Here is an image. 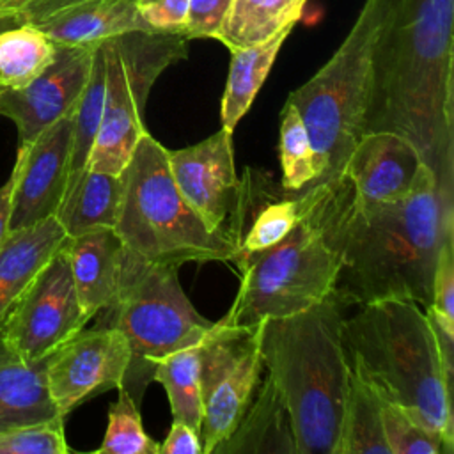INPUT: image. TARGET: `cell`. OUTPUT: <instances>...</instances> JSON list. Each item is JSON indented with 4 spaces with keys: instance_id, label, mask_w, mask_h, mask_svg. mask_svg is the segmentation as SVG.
I'll return each instance as SVG.
<instances>
[{
    "instance_id": "cell-1",
    "label": "cell",
    "mask_w": 454,
    "mask_h": 454,
    "mask_svg": "<svg viewBox=\"0 0 454 454\" xmlns=\"http://www.w3.org/2000/svg\"><path fill=\"white\" fill-rule=\"evenodd\" d=\"M319 184L317 209L340 254L333 294L344 305L410 300L427 307L445 238L454 236V200L424 167L413 190L395 202L356 204L344 179Z\"/></svg>"
},
{
    "instance_id": "cell-2",
    "label": "cell",
    "mask_w": 454,
    "mask_h": 454,
    "mask_svg": "<svg viewBox=\"0 0 454 454\" xmlns=\"http://www.w3.org/2000/svg\"><path fill=\"white\" fill-rule=\"evenodd\" d=\"M454 0H388L374 51L365 131L408 138L454 200Z\"/></svg>"
},
{
    "instance_id": "cell-3",
    "label": "cell",
    "mask_w": 454,
    "mask_h": 454,
    "mask_svg": "<svg viewBox=\"0 0 454 454\" xmlns=\"http://www.w3.org/2000/svg\"><path fill=\"white\" fill-rule=\"evenodd\" d=\"M344 303L323 301L257 323L266 374L277 387L293 427L296 454H335L351 365L342 340Z\"/></svg>"
},
{
    "instance_id": "cell-4",
    "label": "cell",
    "mask_w": 454,
    "mask_h": 454,
    "mask_svg": "<svg viewBox=\"0 0 454 454\" xmlns=\"http://www.w3.org/2000/svg\"><path fill=\"white\" fill-rule=\"evenodd\" d=\"M342 340L351 369L452 454V378L424 307L410 300L364 303L353 317H344Z\"/></svg>"
},
{
    "instance_id": "cell-5",
    "label": "cell",
    "mask_w": 454,
    "mask_h": 454,
    "mask_svg": "<svg viewBox=\"0 0 454 454\" xmlns=\"http://www.w3.org/2000/svg\"><path fill=\"white\" fill-rule=\"evenodd\" d=\"M121 215L114 231L126 250L161 264L234 261L238 239L211 231L176 188L163 147L145 131L126 168Z\"/></svg>"
},
{
    "instance_id": "cell-6",
    "label": "cell",
    "mask_w": 454,
    "mask_h": 454,
    "mask_svg": "<svg viewBox=\"0 0 454 454\" xmlns=\"http://www.w3.org/2000/svg\"><path fill=\"white\" fill-rule=\"evenodd\" d=\"M387 7L388 0H365L333 55L287 98L309 131L317 165L316 183L337 179L365 133L372 51Z\"/></svg>"
},
{
    "instance_id": "cell-7",
    "label": "cell",
    "mask_w": 454,
    "mask_h": 454,
    "mask_svg": "<svg viewBox=\"0 0 454 454\" xmlns=\"http://www.w3.org/2000/svg\"><path fill=\"white\" fill-rule=\"evenodd\" d=\"M309 190L310 202L296 227L277 245L236 264L239 286L222 317L227 325L255 328L266 317L301 312L333 293L340 254L319 216V184Z\"/></svg>"
},
{
    "instance_id": "cell-8",
    "label": "cell",
    "mask_w": 454,
    "mask_h": 454,
    "mask_svg": "<svg viewBox=\"0 0 454 454\" xmlns=\"http://www.w3.org/2000/svg\"><path fill=\"white\" fill-rule=\"evenodd\" d=\"M179 266L145 261L124 248L119 289L103 310L110 326L122 332L129 346V365L122 381L140 404L160 358L202 340L215 321L206 319L181 287Z\"/></svg>"
},
{
    "instance_id": "cell-9",
    "label": "cell",
    "mask_w": 454,
    "mask_h": 454,
    "mask_svg": "<svg viewBox=\"0 0 454 454\" xmlns=\"http://www.w3.org/2000/svg\"><path fill=\"white\" fill-rule=\"evenodd\" d=\"M190 39L174 32L133 30L103 41L106 85L101 122L87 168L122 174L147 131L144 110L160 74L188 57Z\"/></svg>"
},
{
    "instance_id": "cell-10",
    "label": "cell",
    "mask_w": 454,
    "mask_h": 454,
    "mask_svg": "<svg viewBox=\"0 0 454 454\" xmlns=\"http://www.w3.org/2000/svg\"><path fill=\"white\" fill-rule=\"evenodd\" d=\"M264 369L257 330L215 321L202 342V454L225 440L248 408Z\"/></svg>"
},
{
    "instance_id": "cell-11",
    "label": "cell",
    "mask_w": 454,
    "mask_h": 454,
    "mask_svg": "<svg viewBox=\"0 0 454 454\" xmlns=\"http://www.w3.org/2000/svg\"><path fill=\"white\" fill-rule=\"evenodd\" d=\"M89 321L62 245L12 305L0 335L23 360L39 362Z\"/></svg>"
},
{
    "instance_id": "cell-12",
    "label": "cell",
    "mask_w": 454,
    "mask_h": 454,
    "mask_svg": "<svg viewBox=\"0 0 454 454\" xmlns=\"http://www.w3.org/2000/svg\"><path fill=\"white\" fill-rule=\"evenodd\" d=\"M167 163L177 192L202 223L211 231L229 232L239 245L241 181L234 165L232 131L220 128L193 145L167 149Z\"/></svg>"
},
{
    "instance_id": "cell-13",
    "label": "cell",
    "mask_w": 454,
    "mask_h": 454,
    "mask_svg": "<svg viewBox=\"0 0 454 454\" xmlns=\"http://www.w3.org/2000/svg\"><path fill=\"white\" fill-rule=\"evenodd\" d=\"M129 346L110 325L82 328L44 358L50 395L62 417L98 392L122 387Z\"/></svg>"
},
{
    "instance_id": "cell-14",
    "label": "cell",
    "mask_w": 454,
    "mask_h": 454,
    "mask_svg": "<svg viewBox=\"0 0 454 454\" xmlns=\"http://www.w3.org/2000/svg\"><path fill=\"white\" fill-rule=\"evenodd\" d=\"M96 44H57L51 64L28 85H0V115L18 129V147L28 145L39 133L69 115L90 74Z\"/></svg>"
},
{
    "instance_id": "cell-15",
    "label": "cell",
    "mask_w": 454,
    "mask_h": 454,
    "mask_svg": "<svg viewBox=\"0 0 454 454\" xmlns=\"http://www.w3.org/2000/svg\"><path fill=\"white\" fill-rule=\"evenodd\" d=\"M71 114L48 126L28 145L18 147L11 172L9 231L30 227L57 215L71 170Z\"/></svg>"
},
{
    "instance_id": "cell-16",
    "label": "cell",
    "mask_w": 454,
    "mask_h": 454,
    "mask_svg": "<svg viewBox=\"0 0 454 454\" xmlns=\"http://www.w3.org/2000/svg\"><path fill=\"white\" fill-rule=\"evenodd\" d=\"M424 167L408 138L392 131H365L337 179H344L356 204H387L406 197Z\"/></svg>"
},
{
    "instance_id": "cell-17",
    "label": "cell",
    "mask_w": 454,
    "mask_h": 454,
    "mask_svg": "<svg viewBox=\"0 0 454 454\" xmlns=\"http://www.w3.org/2000/svg\"><path fill=\"white\" fill-rule=\"evenodd\" d=\"M64 250L80 305L92 319L115 300L124 245L114 229L101 227L66 238Z\"/></svg>"
},
{
    "instance_id": "cell-18",
    "label": "cell",
    "mask_w": 454,
    "mask_h": 454,
    "mask_svg": "<svg viewBox=\"0 0 454 454\" xmlns=\"http://www.w3.org/2000/svg\"><path fill=\"white\" fill-rule=\"evenodd\" d=\"M66 238L67 234L57 216L9 231L0 247V325Z\"/></svg>"
},
{
    "instance_id": "cell-19",
    "label": "cell",
    "mask_w": 454,
    "mask_h": 454,
    "mask_svg": "<svg viewBox=\"0 0 454 454\" xmlns=\"http://www.w3.org/2000/svg\"><path fill=\"white\" fill-rule=\"evenodd\" d=\"M64 419L46 385L44 360H23L0 335V431Z\"/></svg>"
},
{
    "instance_id": "cell-20",
    "label": "cell",
    "mask_w": 454,
    "mask_h": 454,
    "mask_svg": "<svg viewBox=\"0 0 454 454\" xmlns=\"http://www.w3.org/2000/svg\"><path fill=\"white\" fill-rule=\"evenodd\" d=\"M35 27L55 44H98L126 32L151 30L138 14L137 0H82Z\"/></svg>"
},
{
    "instance_id": "cell-21",
    "label": "cell",
    "mask_w": 454,
    "mask_h": 454,
    "mask_svg": "<svg viewBox=\"0 0 454 454\" xmlns=\"http://www.w3.org/2000/svg\"><path fill=\"white\" fill-rule=\"evenodd\" d=\"M255 392L232 433L211 454H296L287 408L268 374Z\"/></svg>"
},
{
    "instance_id": "cell-22",
    "label": "cell",
    "mask_w": 454,
    "mask_h": 454,
    "mask_svg": "<svg viewBox=\"0 0 454 454\" xmlns=\"http://www.w3.org/2000/svg\"><path fill=\"white\" fill-rule=\"evenodd\" d=\"M124 174L83 168L73 177L57 209V220L67 238L92 229H114L124 200Z\"/></svg>"
},
{
    "instance_id": "cell-23",
    "label": "cell",
    "mask_w": 454,
    "mask_h": 454,
    "mask_svg": "<svg viewBox=\"0 0 454 454\" xmlns=\"http://www.w3.org/2000/svg\"><path fill=\"white\" fill-rule=\"evenodd\" d=\"M291 30L284 28L264 43L231 50V66L220 105L222 128L234 131L236 124L245 117Z\"/></svg>"
},
{
    "instance_id": "cell-24",
    "label": "cell",
    "mask_w": 454,
    "mask_h": 454,
    "mask_svg": "<svg viewBox=\"0 0 454 454\" xmlns=\"http://www.w3.org/2000/svg\"><path fill=\"white\" fill-rule=\"evenodd\" d=\"M307 0H232L218 41L231 51L264 43L294 28Z\"/></svg>"
},
{
    "instance_id": "cell-25",
    "label": "cell",
    "mask_w": 454,
    "mask_h": 454,
    "mask_svg": "<svg viewBox=\"0 0 454 454\" xmlns=\"http://www.w3.org/2000/svg\"><path fill=\"white\" fill-rule=\"evenodd\" d=\"M335 454H390L380 394L351 369Z\"/></svg>"
},
{
    "instance_id": "cell-26",
    "label": "cell",
    "mask_w": 454,
    "mask_h": 454,
    "mask_svg": "<svg viewBox=\"0 0 454 454\" xmlns=\"http://www.w3.org/2000/svg\"><path fill=\"white\" fill-rule=\"evenodd\" d=\"M204 339L165 355L158 360L153 372V381L160 383L167 392L172 420L186 422L197 433H200L204 413L200 388Z\"/></svg>"
},
{
    "instance_id": "cell-27",
    "label": "cell",
    "mask_w": 454,
    "mask_h": 454,
    "mask_svg": "<svg viewBox=\"0 0 454 454\" xmlns=\"http://www.w3.org/2000/svg\"><path fill=\"white\" fill-rule=\"evenodd\" d=\"M57 44L35 25L20 23L0 32V85L21 89L53 60Z\"/></svg>"
},
{
    "instance_id": "cell-28",
    "label": "cell",
    "mask_w": 454,
    "mask_h": 454,
    "mask_svg": "<svg viewBox=\"0 0 454 454\" xmlns=\"http://www.w3.org/2000/svg\"><path fill=\"white\" fill-rule=\"evenodd\" d=\"M294 197H282L277 200L264 202L254 213V218L247 231H243L234 264L243 259L268 250L270 247L282 241L301 220L310 202V190L305 188Z\"/></svg>"
},
{
    "instance_id": "cell-29",
    "label": "cell",
    "mask_w": 454,
    "mask_h": 454,
    "mask_svg": "<svg viewBox=\"0 0 454 454\" xmlns=\"http://www.w3.org/2000/svg\"><path fill=\"white\" fill-rule=\"evenodd\" d=\"M105 85H106V64H105V50L101 41L94 48L89 80L71 114L73 149H71V170H69L67 183L87 167V160H89V154L101 122V115H103Z\"/></svg>"
},
{
    "instance_id": "cell-30",
    "label": "cell",
    "mask_w": 454,
    "mask_h": 454,
    "mask_svg": "<svg viewBox=\"0 0 454 454\" xmlns=\"http://www.w3.org/2000/svg\"><path fill=\"white\" fill-rule=\"evenodd\" d=\"M277 147L282 188L289 193H298L312 186L317 179L316 153L298 110L289 101L284 103L280 112Z\"/></svg>"
},
{
    "instance_id": "cell-31",
    "label": "cell",
    "mask_w": 454,
    "mask_h": 454,
    "mask_svg": "<svg viewBox=\"0 0 454 454\" xmlns=\"http://www.w3.org/2000/svg\"><path fill=\"white\" fill-rule=\"evenodd\" d=\"M117 401L108 408V422L103 442L96 452L101 454H160L156 443L144 429L138 403L119 387Z\"/></svg>"
},
{
    "instance_id": "cell-32",
    "label": "cell",
    "mask_w": 454,
    "mask_h": 454,
    "mask_svg": "<svg viewBox=\"0 0 454 454\" xmlns=\"http://www.w3.org/2000/svg\"><path fill=\"white\" fill-rule=\"evenodd\" d=\"M381 424L390 454H447L440 438L385 399H381Z\"/></svg>"
},
{
    "instance_id": "cell-33",
    "label": "cell",
    "mask_w": 454,
    "mask_h": 454,
    "mask_svg": "<svg viewBox=\"0 0 454 454\" xmlns=\"http://www.w3.org/2000/svg\"><path fill=\"white\" fill-rule=\"evenodd\" d=\"M64 419L0 431V454H67Z\"/></svg>"
},
{
    "instance_id": "cell-34",
    "label": "cell",
    "mask_w": 454,
    "mask_h": 454,
    "mask_svg": "<svg viewBox=\"0 0 454 454\" xmlns=\"http://www.w3.org/2000/svg\"><path fill=\"white\" fill-rule=\"evenodd\" d=\"M426 309L454 323V236L445 238L440 248L433 277V298Z\"/></svg>"
},
{
    "instance_id": "cell-35",
    "label": "cell",
    "mask_w": 454,
    "mask_h": 454,
    "mask_svg": "<svg viewBox=\"0 0 454 454\" xmlns=\"http://www.w3.org/2000/svg\"><path fill=\"white\" fill-rule=\"evenodd\" d=\"M232 0H188L183 35L192 39H216Z\"/></svg>"
},
{
    "instance_id": "cell-36",
    "label": "cell",
    "mask_w": 454,
    "mask_h": 454,
    "mask_svg": "<svg viewBox=\"0 0 454 454\" xmlns=\"http://www.w3.org/2000/svg\"><path fill=\"white\" fill-rule=\"evenodd\" d=\"M137 9L154 32L183 34L184 30L188 0H137Z\"/></svg>"
},
{
    "instance_id": "cell-37",
    "label": "cell",
    "mask_w": 454,
    "mask_h": 454,
    "mask_svg": "<svg viewBox=\"0 0 454 454\" xmlns=\"http://www.w3.org/2000/svg\"><path fill=\"white\" fill-rule=\"evenodd\" d=\"M160 454H202L200 436L186 422L172 420L170 429L160 445Z\"/></svg>"
},
{
    "instance_id": "cell-38",
    "label": "cell",
    "mask_w": 454,
    "mask_h": 454,
    "mask_svg": "<svg viewBox=\"0 0 454 454\" xmlns=\"http://www.w3.org/2000/svg\"><path fill=\"white\" fill-rule=\"evenodd\" d=\"M82 0H0V5L11 7L23 18L25 23H39L41 20L74 5Z\"/></svg>"
},
{
    "instance_id": "cell-39",
    "label": "cell",
    "mask_w": 454,
    "mask_h": 454,
    "mask_svg": "<svg viewBox=\"0 0 454 454\" xmlns=\"http://www.w3.org/2000/svg\"><path fill=\"white\" fill-rule=\"evenodd\" d=\"M11 193H12V177L0 184V247L9 234V215H11Z\"/></svg>"
},
{
    "instance_id": "cell-40",
    "label": "cell",
    "mask_w": 454,
    "mask_h": 454,
    "mask_svg": "<svg viewBox=\"0 0 454 454\" xmlns=\"http://www.w3.org/2000/svg\"><path fill=\"white\" fill-rule=\"evenodd\" d=\"M20 23H25L23 18L20 16V12H16L11 7L0 5V32L5 28H11V27H16Z\"/></svg>"
}]
</instances>
